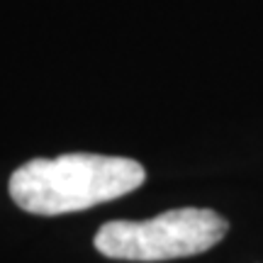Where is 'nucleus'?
I'll return each instance as SVG.
<instances>
[{"mask_svg": "<svg viewBox=\"0 0 263 263\" xmlns=\"http://www.w3.org/2000/svg\"><path fill=\"white\" fill-rule=\"evenodd\" d=\"M146 180L139 161L103 154L32 159L10 178V197L32 215H66L129 195Z\"/></svg>", "mask_w": 263, "mask_h": 263, "instance_id": "obj_1", "label": "nucleus"}, {"mask_svg": "<svg viewBox=\"0 0 263 263\" xmlns=\"http://www.w3.org/2000/svg\"><path fill=\"white\" fill-rule=\"evenodd\" d=\"M227 219L207 207H178L144 222L115 219L98 229L93 244L107 258L156 263L210 251L224 239Z\"/></svg>", "mask_w": 263, "mask_h": 263, "instance_id": "obj_2", "label": "nucleus"}]
</instances>
